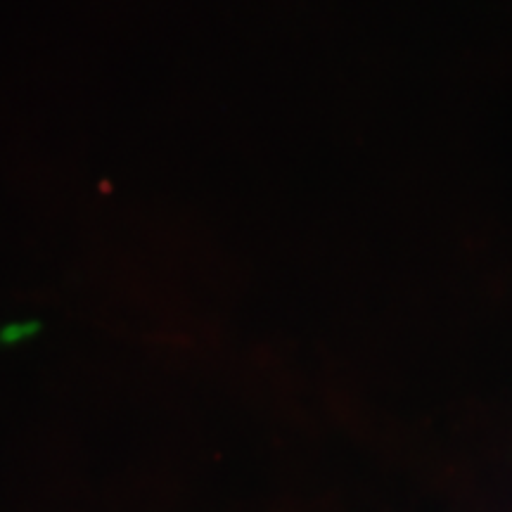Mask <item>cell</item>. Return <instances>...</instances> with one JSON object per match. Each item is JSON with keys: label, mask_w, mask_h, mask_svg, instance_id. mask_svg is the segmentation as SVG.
Listing matches in <instances>:
<instances>
[{"label": "cell", "mask_w": 512, "mask_h": 512, "mask_svg": "<svg viewBox=\"0 0 512 512\" xmlns=\"http://www.w3.org/2000/svg\"><path fill=\"white\" fill-rule=\"evenodd\" d=\"M38 323H10L8 328L0 330V344H19L24 339H31L38 332Z\"/></svg>", "instance_id": "obj_1"}]
</instances>
